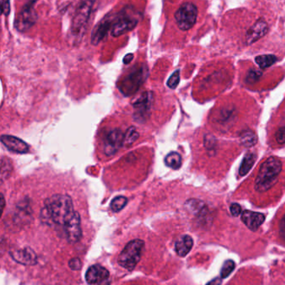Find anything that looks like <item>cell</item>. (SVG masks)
I'll return each mask as SVG.
<instances>
[{"mask_svg": "<svg viewBox=\"0 0 285 285\" xmlns=\"http://www.w3.org/2000/svg\"><path fill=\"white\" fill-rule=\"evenodd\" d=\"M2 13L5 16H8L10 13V0H1Z\"/></svg>", "mask_w": 285, "mask_h": 285, "instance_id": "obj_31", "label": "cell"}, {"mask_svg": "<svg viewBox=\"0 0 285 285\" xmlns=\"http://www.w3.org/2000/svg\"><path fill=\"white\" fill-rule=\"evenodd\" d=\"M69 266L72 270H79L82 267V260L79 258H72L69 262Z\"/></svg>", "mask_w": 285, "mask_h": 285, "instance_id": "obj_30", "label": "cell"}, {"mask_svg": "<svg viewBox=\"0 0 285 285\" xmlns=\"http://www.w3.org/2000/svg\"><path fill=\"white\" fill-rule=\"evenodd\" d=\"M197 9L192 3H185L175 13V19L179 29L187 31L197 22Z\"/></svg>", "mask_w": 285, "mask_h": 285, "instance_id": "obj_8", "label": "cell"}, {"mask_svg": "<svg viewBox=\"0 0 285 285\" xmlns=\"http://www.w3.org/2000/svg\"><path fill=\"white\" fill-rule=\"evenodd\" d=\"M278 60L276 56H274L273 54H264V55H260V56L256 57V63H258V66L261 69H267L273 65L276 61Z\"/></svg>", "mask_w": 285, "mask_h": 285, "instance_id": "obj_22", "label": "cell"}, {"mask_svg": "<svg viewBox=\"0 0 285 285\" xmlns=\"http://www.w3.org/2000/svg\"><path fill=\"white\" fill-rule=\"evenodd\" d=\"M241 218H242V222L245 223V225L249 229L256 231L264 222L265 216L264 214L261 213L245 210L242 213Z\"/></svg>", "mask_w": 285, "mask_h": 285, "instance_id": "obj_16", "label": "cell"}, {"mask_svg": "<svg viewBox=\"0 0 285 285\" xmlns=\"http://www.w3.org/2000/svg\"><path fill=\"white\" fill-rule=\"evenodd\" d=\"M222 279L220 278H216L213 280L210 281L207 285H221Z\"/></svg>", "mask_w": 285, "mask_h": 285, "instance_id": "obj_35", "label": "cell"}, {"mask_svg": "<svg viewBox=\"0 0 285 285\" xmlns=\"http://www.w3.org/2000/svg\"><path fill=\"white\" fill-rule=\"evenodd\" d=\"M66 238L71 244H75L80 239L82 236V220L79 213L75 211L72 217L64 226Z\"/></svg>", "mask_w": 285, "mask_h": 285, "instance_id": "obj_10", "label": "cell"}, {"mask_svg": "<svg viewBox=\"0 0 285 285\" xmlns=\"http://www.w3.org/2000/svg\"><path fill=\"white\" fill-rule=\"evenodd\" d=\"M235 269V263L234 261L229 259V260L225 261L222 266V270H221V277L222 278H226L231 274L232 272Z\"/></svg>", "mask_w": 285, "mask_h": 285, "instance_id": "obj_26", "label": "cell"}, {"mask_svg": "<svg viewBox=\"0 0 285 285\" xmlns=\"http://www.w3.org/2000/svg\"><path fill=\"white\" fill-rule=\"evenodd\" d=\"M152 95H150V93H144L141 97H140L135 103H134V108L138 111L140 115H142L144 113H147L150 109L151 104H152Z\"/></svg>", "mask_w": 285, "mask_h": 285, "instance_id": "obj_18", "label": "cell"}, {"mask_svg": "<svg viewBox=\"0 0 285 285\" xmlns=\"http://www.w3.org/2000/svg\"><path fill=\"white\" fill-rule=\"evenodd\" d=\"M193 246V240L192 237L189 235H184L176 241L175 244V250L180 257H185Z\"/></svg>", "mask_w": 285, "mask_h": 285, "instance_id": "obj_17", "label": "cell"}, {"mask_svg": "<svg viewBox=\"0 0 285 285\" xmlns=\"http://www.w3.org/2000/svg\"><path fill=\"white\" fill-rule=\"evenodd\" d=\"M127 199L124 196H117L111 203V209L115 213L120 212L127 205Z\"/></svg>", "mask_w": 285, "mask_h": 285, "instance_id": "obj_24", "label": "cell"}, {"mask_svg": "<svg viewBox=\"0 0 285 285\" xmlns=\"http://www.w3.org/2000/svg\"><path fill=\"white\" fill-rule=\"evenodd\" d=\"M275 139L278 144H285V126L279 128L275 134Z\"/></svg>", "mask_w": 285, "mask_h": 285, "instance_id": "obj_29", "label": "cell"}, {"mask_svg": "<svg viewBox=\"0 0 285 285\" xmlns=\"http://www.w3.org/2000/svg\"><path fill=\"white\" fill-rule=\"evenodd\" d=\"M179 82H180V70H176L172 76L170 77L169 79L168 80V86L172 90H175L178 85Z\"/></svg>", "mask_w": 285, "mask_h": 285, "instance_id": "obj_27", "label": "cell"}, {"mask_svg": "<svg viewBox=\"0 0 285 285\" xmlns=\"http://www.w3.org/2000/svg\"><path fill=\"white\" fill-rule=\"evenodd\" d=\"M72 199L66 194H55L48 198L41 210L40 217L48 225L65 226L75 213Z\"/></svg>", "mask_w": 285, "mask_h": 285, "instance_id": "obj_1", "label": "cell"}, {"mask_svg": "<svg viewBox=\"0 0 285 285\" xmlns=\"http://www.w3.org/2000/svg\"><path fill=\"white\" fill-rule=\"evenodd\" d=\"M145 246L144 241L134 239L128 243L118 257V264L127 270L135 269L139 263Z\"/></svg>", "mask_w": 285, "mask_h": 285, "instance_id": "obj_5", "label": "cell"}, {"mask_svg": "<svg viewBox=\"0 0 285 285\" xmlns=\"http://www.w3.org/2000/svg\"><path fill=\"white\" fill-rule=\"evenodd\" d=\"M140 14L132 6H127L116 14L113 25L111 28V35L119 37L127 34L136 28L138 24Z\"/></svg>", "mask_w": 285, "mask_h": 285, "instance_id": "obj_3", "label": "cell"}, {"mask_svg": "<svg viewBox=\"0 0 285 285\" xmlns=\"http://www.w3.org/2000/svg\"><path fill=\"white\" fill-rule=\"evenodd\" d=\"M13 171L11 162L5 158H2L1 160V180L4 182L5 179H7Z\"/></svg>", "mask_w": 285, "mask_h": 285, "instance_id": "obj_25", "label": "cell"}, {"mask_svg": "<svg viewBox=\"0 0 285 285\" xmlns=\"http://www.w3.org/2000/svg\"><path fill=\"white\" fill-rule=\"evenodd\" d=\"M111 283V281L109 280L108 278L106 279V280L102 281L100 283H97V285H110Z\"/></svg>", "mask_w": 285, "mask_h": 285, "instance_id": "obj_36", "label": "cell"}, {"mask_svg": "<svg viewBox=\"0 0 285 285\" xmlns=\"http://www.w3.org/2000/svg\"><path fill=\"white\" fill-rule=\"evenodd\" d=\"M282 171V163L276 157L271 156L262 163L255 180V189L264 193L276 184Z\"/></svg>", "mask_w": 285, "mask_h": 285, "instance_id": "obj_2", "label": "cell"}, {"mask_svg": "<svg viewBox=\"0 0 285 285\" xmlns=\"http://www.w3.org/2000/svg\"><path fill=\"white\" fill-rule=\"evenodd\" d=\"M279 234L281 237L285 241V215L283 216L280 223H279Z\"/></svg>", "mask_w": 285, "mask_h": 285, "instance_id": "obj_33", "label": "cell"}, {"mask_svg": "<svg viewBox=\"0 0 285 285\" xmlns=\"http://www.w3.org/2000/svg\"><path fill=\"white\" fill-rule=\"evenodd\" d=\"M115 16L116 14H108L95 26L91 34V43L93 45L96 46L106 38L108 32L111 30Z\"/></svg>", "mask_w": 285, "mask_h": 285, "instance_id": "obj_9", "label": "cell"}, {"mask_svg": "<svg viewBox=\"0 0 285 285\" xmlns=\"http://www.w3.org/2000/svg\"><path fill=\"white\" fill-rule=\"evenodd\" d=\"M230 211H231L232 215L234 217H238L240 213H242V208L238 204H232L230 206Z\"/></svg>", "mask_w": 285, "mask_h": 285, "instance_id": "obj_32", "label": "cell"}, {"mask_svg": "<svg viewBox=\"0 0 285 285\" xmlns=\"http://www.w3.org/2000/svg\"><path fill=\"white\" fill-rule=\"evenodd\" d=\"M240 141H241V144L243 146L250 148V147L254 146L257 144L258 138H257V135H255L254 131L247 129L240 135Z\"/></svg>", "mask_w": 285, "mask_h": 285, "instance_id": "obj_20", "label": "cell"}, {"mask_svg": "<svg viewBox=\"0 0 285 285\" xmlns=\"http://www.w3.org/2000/svg\"><path fill=\"white\" fill-rule=\"evenodd\" d=\"M125 135L123 131L116 128L107 135L104 144V152L107 156H112L124 144Z\"/></svg>", "mask_w": 285, "mask_h": 285, "instance_id": "obj_11", "label": "cell"}, {"mask_svg": "<svg viewBox=\"0 0 285 285\" xmlns=\"http://www.w3.org/2000/svg\"><path fill=\"white\" fill-rule=\"evenodd\" d=\"M268 30H269V27H268L267 23L265 22L264 19L260 18L247 32V45H249L255 43L256 41L260 39L262 37L267 34Z\"/></svg>", "mask_w": 285, "mask_h": 285, "instance_id": "obj_14", "label": "cell"}, {"mask_svg": "<svg viewBox=\"0 0 285 285\" xmlns=\"http://www.w3.org/2000/svg\"><path fill=\"white\" fill-rule=\"evenodd\" d=\"M95 0H82L75 9L70 31L77 38H82L86 30L91 14L94 10Z\"/></svg>", "mask_w": 285, "mask_h": 285, "instance_id": "obj_4", "label": "cell"}, {"mask_svg": "<svg viewBox=\"0 0 285 285\" xmlns=\"http://www.w3.org/2000/svg\"><path fill=\"white\" fill-rule=\"evenodd\" d=\"M261 75H262V74H261V72H259V71L254 70H251V71L248 74V75H247V82H248V83H254V82H256V81L258 80V79L260 78Z\"/></svg>", "mask_w": 285, "mask_h": 285, "instance_id": "obj_28", "label": "cell"}, {"mask_svg": "<svg viewBox=\"0 0 285 285\" xmlns=\"http://www.w3.org/2000/svg\"><path fill=\"white\" fill-rule=\"evenodd\" d=\"M10 256L17 263L24 265H34L37 263V255L35 252L30 247L14 249L10 252Z\"/></svg>", "mask_w": 285, "mask_h": 285, "instance_id": "obj_12", "label": "cell"}, {"mask_svg": "<svg viewBox=\"0 0 285 285\" xmlns=\"http://www.w3.org/2000/svg\"><path fill=\"white\" fill-rule=\"evenodd\" d=\"M167 166L172 169H179L181 166V157L177 152H171L165 158Z\"/></svg>", "mask_w": 285, "mask_h": 285, "instance_id": "obj_21", "label": "cell"}, {"mask_svg": "<svg viewBox=\"0 0 285 285\" xmlns=\"http://www.w3.org/2000/svg\"><path fill=\"white\" fill-rule=\"evenodd\" d=\"M256 159H257V156L255 154L249 153L245 155V159L242 160V164L239 168L240 176H246L247 173H249V170L251 169L252 167L255 163Z\"/></svg>", "mask_w": 285, "mask_h": 285, "instance_id": "obj_19", "label": "cell"}, {"mask_svg": "<svg viewBox=\"0 0 285 285\" xmlns=\"http://www.w3.org/2000/svg\"><path fill=\"white\" fill-rule=\"evenodd\" d=\"M109 275L110 274L106 268L102 267L100 265H93L91 267L89 268V270L86 272V282L89 284L99 283L102 281L107 279Z\"/></svg>", "mask_w": 285, "mask_h": 285, "instance_id": "obj_15", "label": "cell"}, {"mask_svg": "<svg viewBox=\"0 0 285 285\" xmlns=\"http://www.w3.org/2000/svg\"><path fill=\"white\" fill-rule=\"evenodd\" d=\"M37 1L38 0H28L27 2L25 3L14 22V27L18 31L22 33L26 32L36 23L38 16L34 9V5Z\"/></svg>", "mask_w": 285, "mask_h": 285, "instance_id": "obj_7", "label": "cell"}, {"mask_svg": "<svg viewBox=\"0 0 285 285\" xmlns=\"http://www.w3.org/2000/svg\"><path fill=\"white\" fill-rule=\"evenodd\" d=\"M134 58V54H128L124 57V59H123V63L125 64H128V63H131L132 59Z\"/></svg>", "mask_w": 285, "mask_h": 285, "instance_id": "obj_34", "label": "cell"}, {"mask_svg": "<svg viewBox=\"0 0 285 285\" xmlns=\"http://www.w3.org/2000/svg\"><path fill=\"white\" fill-rule=\"evenodd\" d=\"M139 139V133L136 130V128L130 127L127 129L124 138L125 146L130 147Z\"/></svg>", "mask_w": 285, "mask_h": 285, "instance_id": "obj_23", "label": "cell"}, {"mask_svg": "<svg viewBox=\"0 0 285 285\" xmlns=\"http://www.w3.org/2000/svg\"><path fill=\"white\" fill-rule=\"evenodd\" d=\"M1 142L9 150L17 154L27 153L30 147L22 139L12 135H2Z\"/></svg>", "mask_w": 285, "mask_h": 285, "instance_id": "obj_13", "label": "cell"}, {"mask_svg": "<svg viewBox=\"0 0 285 285\" xmlns=\"http://www.w3.org/2000/svg\"><path fill=\"white\" fill-rule=\"evenodd\" d=\"M148 75V68L145 64H141L133 70L128 76L126 77L121 82L120 90L126 95H131L138 90L140 86L147 79Z\"/></svg>", "mask_w": 285, "mask_h": 285, "instance_id": "obj_6", "label": "cell"}]
</instances>
